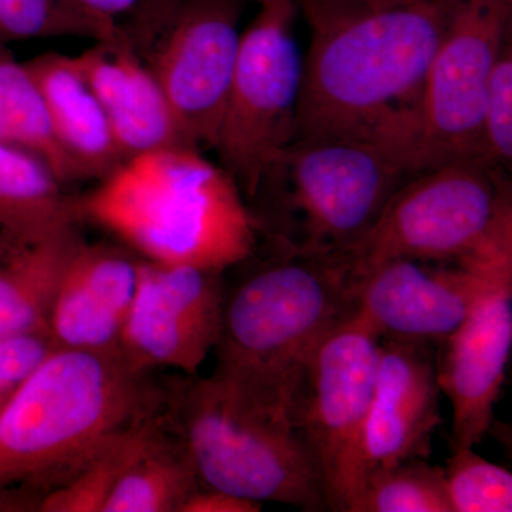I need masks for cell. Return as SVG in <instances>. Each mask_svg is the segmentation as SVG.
Returning a JSON list of instances; mask_svg holds the SVG:
<instances>
[{
	"mask_svg": "<svg viewBox=\"0 0 512 512\" xmlns=\"http://www.w3.org/2000/svg\"><path fill=\"white\" fill-rule=\"evenodd\" d=\"M456 3L302 2L312 37L293 138H367L424 171L421 101Z\"/></svg>",
	"mask_w": 512,
	"mask_h": 512,
	"instance_id": "cell-1",
	"label": "cell"
},
{
	"mask_svg": "<svg viewBox=\"0 0 512 512\" xmlns=\"http://www.w3.org/2000/svg\"><path fill=\"white\" fill-rule=\"evenodd\" d=\"M164 402V382L123 353L53 350L0 412V511H39Z\"/></svg>",
	"mask_w": 512,
	"mask_h": 512,
	"instance_id": "cell-2",
	"label": "cell"
},
{
	"mask_svg": "<svg viewBox=\"0 0 512 512\" xmlns=\"http://www.w3.org/2000/svg\"><path fill=\"white\" fill-rule=\"evenodd\" d=\"M74 201L80 222L157 264L225 272L254 255L261 229L234 177L194 147L128 158Z\"/></svg>",
	"mask_w": 512,
	"mask_h": 512,
	"instance_id": "cell-3",
	"label": "cell"
},
{
	"mask_svg": "<svg viewBox=\"0 0 512 512\" xmlns=\"http://www.w3.org/2000/svg\"><path fill=\"white\" fill-rule=\"evenodd\" d=\"M350 313L343 259L285 244L281 255L227 288L212 375L299 414L313 353Z\"/></svg>",
	"mask_w": 512,
	"mask_h": 512,
	"instance_id": "cell-4",
	"label": "cell"
},
{
	"mask_svg": "<svg viewBox=\"0 0 512 512\" xmlns=\"http://www.w3.org/2000/svg\"><path fill=\"white\" fill-rule=\"evenodd\" d=\"M165 416L202 487L303 511L329 510L298 413L261 402L220 377L164 382Z\"/></svg>",
	"mask_w": 512,
	"mask_h": 512,
	"instance_id": "cell-5",
	"label": "cell"
},
{
	"mask_svg": "<svg viewBox=\"0 0 512 512\" xmlns=\"http://www.w3.org/2000/svg\"><path fill=\"white\" fill-rule=\"evenodd\" d=\"M504 171L485 160H467L414 175L342 255L350 281L393 259L450 264L463 258L512 200Z\"/></svg>",
	"mask_w": 512,
	"mask_h": 512,
	"instance_id": "cell-6",
	"label": "cell"
},
{
	"mask_svg": "<svg viewBox=\"0 0 512 512\" xmlns=\"http://www.w3.org/2000/svg\"><path fill=\"white\" fill-rule=\"evenodd\" d=\"M295 15V0H259L241 35L215 148L245 200L258 197L295 137L303 77Z\"/></svg>",
	"mask_w": 512,
	"mask_h": 512,
	"instance_id": "cell-7",
	"label": "cell"
},
{
	"mask_svg": "<svg viewBox=\"0 0 512 512\" xmlns=\"http://www.w3.org/2000/svg\"><path fill=\"white\" fill-rule=\"evenodd\" d=\"M274 173L284 174L282 200L302 229V241L292 247L342 256L421 171L406 154L377 141L315 137L293 138Z\"/></svg>",
	"mask_w": 512,
	"mask_h": 512,
	"instance_id": "cell-8",
	"label": "cell"
},
{
	"mask_svg": "<svg viewBox=\"0 0 512 512\" xmlns=\"http://www.w3.org/2000/svg\"><path fill=\"white\" fill-rule=\"evenodd\" d=\"M480 288L463 323L443 343L441 393L453 407L451 443L476 447L493 429L512 348V201L468 252Z\"/></svg>",
	"mask_w": 512,
	"mask_h": 512,
	"instance_id": "cell-9",
	"label": "cell"
},
{
	"mask_svg": "<svg viewBox=\"0 0 512 512\" xmlns=\"http://www.w3.org/2000/svg\"><path fill=\"white\" fill-rule=\"evenodd\" d=\"M380 339L349 316L320 342L306 373L299 426L330 511L352 512L366 478L365 429Z\"/></svg>",
	"mask_w": 512,
	"mask_h": 512,
	"instance_id": "cell-10",
	"label": "cell"
},
{
	"mask_svg": "<svg viewBox=\"0 0 512 512\" xmlns=\"http://www.w3.org/2000/svg\"><path fill=\"white\" fill-rule=\"evenodd\" d=\"M512 0H457L431 62L421 101V168L485 160L483 110L488 82L511 39Z\"/></svg>",
	"mask_w": 512,
	"mask_h": 512,
	"instance_id": "cell-11",
	"label": "cell"
},
{
	"mask_svg": "<svg viewBox=\"0 0 512 512\" xmlns=\"http://www.w3.org/2000/svg\"><path fill=\"white\" fill-rule=\"evenodd\" d=\"M244 5L245 0H185L137 47L198 150L217 144Z\"/></svg>",
	"mask_w": 512,
	"mask_h": 512,
	"instance_id": "cell-12",
	"label": "cell"
},
{
	"mask_svg": "<svg viewBox=\"0 0 512 512\" xmlns=\"http://www.w3.org/2000/svg\"><path fill=\"white\" fill-rule=\"evenodd\" d=\"M225 272L141 258L120 350L138 369L197 375L220 338Z\"/></svg>",
	"mask_w": 512,
	"mask_h": 512,
	"instance_id": "cell-13",
	"label": "cell"
},
{
	"mask_svg": "<svg viewBox=\"0 0 512 512\" xmlns=\"http://www.w3.org/2000/svg\"><path fill=\"white\" fill-rule=\"evenodd\" d=\"M350 316L379 339L444 343L467 316L480 288L470 255L457 262L393 259L350 281Z\"/></svg>",
	"mask_w": 512,
	"mask_h": 512,
	"instance_id": "cell-14",
	"label": "cell"
},
{
	"mask_svg": "<svg viewBox=\"0 0 512 512\" xmlns=\"http://www.w3.org/2000/svg\"><path fill=\"white\" fill-rule=\"evenodd\" d=\"M141 258L123 244L82 241L64 265L47 312L56 349L121 353Z\"/></svg>",
	"mask_w": 512,
	"mask_h": 512,
	"instance_id": "cell-15",
	"label": "cell"
},
{
	"mask_svg": "<svg viewBox=\"0 0 512 512\" xmlns=\"http://www.w3.org/2000/svg\"><path fill=\"white\" fill-rule=\"evenodd\" d=\"M439 367L430 343L380 339L365 429L366 476L373 468L429 458L441 424Z\"/></svg>",
	"mask_w": 512,
	"mask_h": 512,
	"instance_id": "cell-16",
	"label": "cell"
},
{
	"mask_svg": "<svg viewBox=\"0 0 512 512\" xmlns=\"http://www.w3.org/2000/svg\"><path fill=\"white\" fill-rule=\"evenodd\" d=\"M74 57L106 113L124 160L160 148L194 147L124 30Z\"/></svg>",
	"mask_w": 512,
	"mask_h": 512,
	"instance_id": "cell-17",
	"label": "cell"
},
{
	"mask_svg": "<svg viewBox=\"0 0 512 512\" xmlns=\"http://www.w3.org/2000/svg\"><path fill=\"white\" fill-rule=\"evenodd\" d=\"M25 64L45 100L56 138L83 181H101L116 171L126 160L76 57L45 53Z\"/></svg>",
	"mask_w": 512,
	"mask_h": 512,
	"instance_id": "cell-18",
	"label": "cell"
},
{
	"mask_svg": "<svg viewBox=\"0 0 512 512\" xmlns=\"http://www.w3.org/2000/svg\"><path fill=\"white\" fill-rule=\"evenodd\" d=\"M76 201L39 158L0 143V234L36 245L79 228Z\"/></svg>",
	"mask_w": 512,
	"mask_h": 512,
	"instance_id": "cell-19",
	"label": "cell"
},
{
	"mask_svg": "<svg viewBox=\"0 0 512 512\" xmlns=\"http://www.w3.org/2000/svg\"><path fill=\"white\" fill-rule=\"evenodd\" d=\"M200 487L183 441L163 409L121 471L103 512H181Z\"/></svg>",
	"mask_w": 512,
	"mask_h": 512,
	"instance_id": "cell-20",
	"label": "cell"
},
{
	"mask_svg": "<svg viewBox=\"0 0 512 512\" xmlns=\"http://www.w3.org/2000/svg\"><path fill=\"white\" fill-rule=\"evenodd\" d=\"M80 229L20 249L0 262V339L46 329L47 312Z\"/></svg>",
	"mask_w": 512,
	"mask_h": 512,
	"instance_id": "cell-21",
	"label": "cell"
},
{
	"mask_svg": "<svg viewBox=\"0 0 512 512\" xmlns=\"http://www.w3.org/2000/svg\"><path fill=\"white\" fill-rule=\"evenodd\" d=\"M0 143L39 158L63 185L83 181L56 138L39 86L5 43H0Z\"/></svg>",
	"mask_w": 512,
	"mask_h": 512,
	"instance_id": "cell-22",
	"label": "cell"
},
{
	"mask_svg": "<svg viewBox=\"0 0 512 512\" xmlns=\"http://www.w3.org/2000/svg\"><path fill=\"white\" fill-rule=\"evenodd\" d=\"M352 512H453L444 467L410 458L373 468Z\"/></svg>",
	"mask_w": 512,
	"mask_h": 512,
	"instance_id": "cell-23",
	"label": "cell"
},
{
	"mask_svg": "<svg viewBox=\"0 0 512 512\" xmlns=\"http://www.w3.org/2000/svg\"><path fill=\"white\" fill-rule=\"evenodd\" d=\"M121 26L84 12L72 0H0V43L13 40L111 39Z\"/></svg>",
	"mask_w": 512,
	"mask_h": 512,
	"instance_id": "cell-24",
	"label": "cell"
},
{
	"mask_svg": "<svg viewBox=\"0 0 512 512\" xmlns=\"http://www.w3.org/2000/svg\"><path fill=\"white\" fill-rule=\"evenodd\" d=\"M157 414L111 441L69 483L46 495L39 505V512H103L121 471Z\"/></svg>",
	"mask_w": 512,
	"mask_h": 512,
	"instance_id": "cell-25",
	"label": "cell"
},
{
	"mask_svg": "<svg viewBox=\"0 0 512 512\" xmlns=\"http://www.w3.org/2000/svg\"><path fill=\"white\" fill-rule=\"evenodd\" d=\"M444 476L453 512L512 511V474L478 456L474 447L454 448Z\"/></svg>",
	"mask_w": 512,
	"mask_h": 512,
	"instance_id": "cell-26",
	"label": "cell"
},
{
	"mask_svg": "<svg viewBox=\"0 0 512 512\" xmlns=\"http://www.w3.org/2000/svg\"><path fill=\"white\" fill-rule=\"evenodd\" d=\"M485 158L507 170L512 161V46L505 43L488 82L483 110Z\"/></svg>",
	"mask_w": 512,
	"mask_h": 512,
	"instance_id": "cell-27",
	"label": "cell"
},
{
	"mask_svg": "<svg viewBox=\"0 0 512 512\" xmlns=\"http://www.w3.org/2000/svg\"><path fill=\"white\" fill-rule=\"evenodd\" d=\"M55 349L47 329L0 339V412Z\"/></svg>",
	"mask_w": 512,
	"mask_h": 512,
	"instance_id": "cell-28",
	"label": "cell"
},
{
	"mask_svg": "<svg viewBox=\"0 0 512 512\" xmlns=\"http://www.w3.org/2000/svg\"><path fill=\"white\" fill-rule=\"evenodd\" d=\"M261 507L256 501L201 485L185 501L181 512H258Z\"/></svg>",
	"mask_w": 512,
	"mask_h": 512,
	"instance_id": "cell-29",
	"label": "cell"
},
{
	"mask_svg": "<svg viewBox=\"0 0 512 512\" xmlns=\"http://www.w3.org/2000/svg\"><path fill=\"white\" fill-rule=\"evenodd\" d=\"M183 2L185 0H144L136 15L131 16L133 18L131 28L124 29V32L130 37L131 42H134V45H141L156 32L165 18Z\"/></svg>",
	"mask_w": 512,
	"mask_h": 512,
	"instance_id": "cell-30",
	"label": "cell"
},
{
	"mask_svg": "<svg viewBox=\"0 0 512 512\" xmlns=\"http://www.w3.org/2000/svg\"><path fill=\"white\" fill-rule=\"evenodd\" d=\"M72 2L96 18L119 25L120 18L136 15L144 0H72Z\"/></svg>",
	"mask_w": 512,
	"mask_h": 512,
	"instance_id": "cell-31",
	"label": "cell"
},
{
	"mask_svg": "<svg viewBox=\"0 0 512 512\" xmlns=\"http://www.w3.org/2000/svg\"><path fill=\"white\" fill-rule=\"evenodd\" d=\"M23 247H28V245L19 244V242L13 241L12 238L0 234V262L8 261L12 256L18 254Z\"/></svg>",
	"mask_w": 512,
	"mask_h": 512,
	"instance_id": "cell-32",
	"label": "cell"
},
{
	"mask_svg": "<svg viewBox=\"0 0 512 512\" xmlns=\"http://www.w3.org/2000/svg\"><path fill=\"white\" fill-rule=\"evenodd\" d=\"M376 3H412V2H439V0H365Z\"/></svg>",
	"mask_w": 512,
	"mask_h": 512,
	"instance_id": "cell-33",
	"label": "cell"
},
{
	"mask_svg": "<svg viewBox=\"0 0 512 512\" xmlns=\"http://www.w3.org/2000/svg\"><path fill=\"white\" fill-rule=\"evenodd\" d=\"M299 2H301V3H302V2H306V0H299Z\"/></svg>",
	"mask_w": 512,
	"mask_h": 512,
	"instance_id": "cell-34",
	"label": "cell"
}]
</instances>
